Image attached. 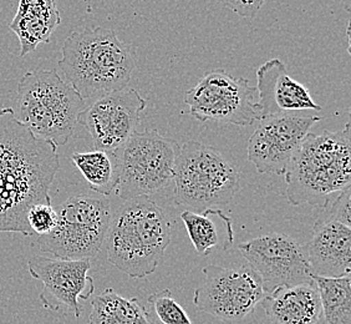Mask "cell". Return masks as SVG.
Wrapping results in <instances>:
<instances>
[{"mask_svg": "<svg viewBox=\"0 0 351 324\" xmlns=\"http://www.w3.org/2000/svg\"><path fill=\"white\" fill-rule=\"evenodd\" d=\"M60 167L58 146L23 125L12 108H0V233L33 236L29 209L51 205L50 187Z\"/></svg>", "mask_w": 351, "mask_h": 324, "instance_id": "6da1fadb", "label": "cell"}, {"mask_svg": "<svg viewBox=\"0 0 351 324\" xmlns=\"http://www.w3.org/2000/svg\"><path fill=\"white\" fill-rule=\"evenodd\" d=\"M59 68L85 102L96 100L129 88L136 47L120 40L111 29H76L62 44Z\"/></svg>", "mask_w": 351, "mask_h": 324, "instance_id": "7a4b0ae2", "label": "cell"}, {"mask_svg": "<svg viewBox=\"0 0 351 324\" xmlns=\"http://www.w3.org/2000/svg\"><path fill=\"white\" fill-rule=\"evenodd\" d=\"M350 124L339 131L308 134L288 163L284 196L291 206L324 209L332 195L350 189Z\"/></svg>", "mask_w": 351, "mask_h": 324, "instance_id": "3957f363", "label": "cell"}, {"mask_svg": "<svg viewBox=\"0 0 351 324\" xmlns=\"http://www.w3.org/2000/svg\"><path fill=\"white\" fill-rule=\"evenodd\" d=\"M172 223L149 196L125 201L112 213L105 238L108 259L135 279L152 275L172 238Z\"/></svg>", "mask_w": 351, "mask_h": 324, "instance_id": "277c9868", "label": "cell"}, {"mask_svg": "<svg viewBox=\"0 0 351 324\" xmlns=\"http://www.w3.org/2000/svg\"><path fill=\"white\" fill-rule=\"evenodd\" d=\"M85 108L86 102L55 69L29 71L18 84L16 119L56 146L71 139Z\"/></svg>", "mask_w": 351, "mask_h": 324, "instance_id": "5b68a950", "label": "cell"}, {"mask_svg": "<svg viewBox=\"0 0 351 324\" xmlns=\"http://www.w3.org/2000/svg\"><path fill=\"white\" fill-rule=\"evenodd\" d=\"M175 202L193 212L226 206L239 189L236 166L215 149L201 142L180 146L176 160Z\"/></svg>", "mask_w": 351, "mask_h": 324, "instance_id": "8992f818", "label": "cell"}, {"mask_svg": "<svg viewBox=\"0 0 351 324\" xmlns=\"http://www.w3.org/2000/svg\"><path fill=\"white\" fill-rule=\"evenodd\" d=\"M180 146L176 140L156 130L135 131L114 152L119 174L116 195L122 201H128L165 189L173 180Z\"/></svg>", "mask_w": 351, "mask_h": 324, "instance_id": "52a82bcc", "label": "cell"}, {"mask_svg": "<svg viewBox=\"0 0 351 324\" xmlns=\"http://www.w3.org/2000/svg\"><path fill=\"white\" fill-rule=\"evenodd\" d=\"M58 223L50 233L39 236L43 253L60 259H91L105 243L112 216L111 202L88 195H75L62 203Z\"/></svg>", "mask_w": 351, "mask_h": 324, "instance_id": "ba28073f", "label": "cell"}, {"mask_svg": "<svg viewBox=\"0 0 351 324\" xmlns=\"http://www.w3.org/2000/svg\"><path fill=\"white\" fill-rule=\"evenodd\" d=\"M257 88L244 78L223 69L203 75L184 94L189 114L201 122L216 121L250 126L259 120Z\"/></svg>", "mask_w": 351, "mask_h": 324, "instance_id": "9c48e42d", "label": "cell"}, {"mask_svg": "<svg viewBox=\"0 0 351 324\" xmlns=\"http://www.w3.org/2000/svg\"><path fill=\"white\" fill-rule=\"evenodd\" d=\"M204 282L193 294L198 311L228 324H239L252 314L263 299L262 282L250 264L203 268Z\"/></svg>", "mask_w": 351, "mask_h": 324, "instance_id": "30bf717a", "label": "cell"}, {"mask_svg": "<svg viewBox=\"0 0 351 324\" xmlns=\"http://www.w3.org/2000/svg\"><path fill=\"white\" fill-rule=\"evenodd\" d=\"M262 282L264 293L302 284H313L304 246L283 233H268L238 244Z\"/></svg>", "mask_w": 351, "mask_h": 324, "instance_id": "8fae6325", "label": "cell"}, {"mask_svg": "<svg viewBox=\"0 0 351 324\" xmlns=\"http://www.w3.org/2000/svg\"><path fill=\"white\" fill-rule=\"evenodd\" d=\"M30 276L43 284L41 303L49 311L61 308L82 316L80 299L88 301L94 294V279L88 275L90 259H60L54 257L34 256L27 262Z\"/></svg>", "mask_w": 351, "mask_h": 324, "instance_id": "7c38bea8", "label": "cell"}, {"mask_svg": "<svg viewBox=\"0 0 351 324\" xmlns=\"http://www.w3.org/2000/svg\"><path fill=\"white\" fill-rule=\"evenodd\" d=\"M320 116L295 114L269 116L259 125L248 141V160L259 174L283 176L293 155Z\"/></svg>", "mask_w": 351, "mask_h": 324, "instance_id": "4fadbf2b", "label": "cell"}, {"mask_svg": "<svg viewBox=\"0 0 351 324\" xmlns=\"http://www.w3.org/2000/svg\"><path fill=\"white\" fill-rule=\"evenodd\" d=\"M146 102L134 88L105 95L86 106L79 124L86 128L95 149L115 152L136 131Z\"/></svg>", "mask_w": 351, "mask_h": 324, "instance_id": "5bb4252c", "label": "cell"}, {"mask_svg": "<svg viewBox=\"0 0 351 324\" xmlns=\"http://www.w3.org/2000/svg\"><path fill=\"white\" fill-rule=\"evenodd\" d=\"M257 91L259 120L305 110H322L313 100L309 90L291 79L279 59H270L258 69Z\"/></svg>", "mask_w": 351, "mask_h": 324, "instance_id": "9a60e30c", "label": "cell"}, {"mask_svg": "<svg viewBox=\"0 0 351 324\" xmlns=\"http://www.w3.org/2000/svg\"><path fill=\"white\" fill-rule=\"evenodd\" d=\"M304 251L311 275L328 278L350 276V226L319 217Z\"/></svg>", "mask_w": 351, "mask_h": 324, "instance_id": "2e32d148", "label": "cell"}, {"mask_svg": "<svg viewBox=\"0 0 351 324\" xmlns=\"http://www.w3.org/2000/svg\"><path fill=\"white\" fill-rule=\"evenodd\" d=\"M261 304L271 324L322 322V304L314 282L278 288L265 294Z\"/></svg>", "mask_w": 351, "mask_h": 324, "instance_id": "e0dca14e", "label": "cell"}, {"mask_svg": "<svg viewBox=\"0 0 351 324\" xmlns=\"http://www.w3.org/2000/svg\"><path fill=\"white\" fill-rule=\"evenodd\" d=\"M61 18L55 0H19L18 10L10 23V30L21 41V56L47 44Z\"/></svg>", "mask_w": 351, "mask_h": 324, "instance_id": "ac0fdd59", "label": "cell"}, {"mask_svg": "<svg viewBox=\"0 0 351 324\" xmlns=\"http://www.w3.org/2000/svg\"><path fill=\"white\" fill-rule=\"evenodd\" d=\"M181 220L198 256L228 250L234 242L232 220L222 209H210L202 212L186 209L181 213Z\"/></svg>", "mask_w": 351, "mask_h": 324, "instance_id": "d6986e66", "label": "cell"}, {"mask_svg": "<svg viewBox=\"0 0 351 324\" xmlns=\"http://www.w3.org/2000/svg\"><path fill=\"white\" fill-rule=\"evenodd\" d=\"M88 324H155L137 298H126L116 290H104L93 299Z\"/></svg>", "mask_w": 351, "mask_h": 324, "instance_id": "ffe728a7", "label": "cell"}, {"mask_svg": "<svg viewBox=\"0 0 351 324\" xmlns=\"http://www.w3.org/2000/svg\"><path fill=\"white\" fill-rule=\"evenodd\" d=\"M71 161L88 181L90 189L108 196L115 192L119 174L117 160L114 152L94 150L88 152H74Z\"/></svg>", "mask_w": 351, "mask_h": 324, "instance_id": "44dd1931", "label": "cell"}, {"mask_svg": "<svg viewBox=\"0 0 351 324\" xmlns=\"http://www.w3.org/2000/svg\"><path fill=\"white\" fill-rule=\"evenodd\" d=\"M317 286L324 324H351L350 276L319 277L311 275Z\"/></svg>", "mask_w": 351, "mask_h": 324, "instance_id": "7402d4cb", "label": "cell"}, {"mask_svg": "<svg viewBox=\"0 0 351 324\" xmlns=\"http://www.w3.org/2000/svg\"><path fill=\"white\" fill-rule=\"evenodd\" d=\"M147 302L152 307L156 318L161 324H193L187 312L176 301L169 290L152 293Z\"/></svg>", "mask_w": 351, "mask_h": 324, "instance_id": "603a6c76", "label": "cell"}, {"mask_svg": "<svg viewBox=\"0 0 351 324\" xmlns=\"http://www.w3.org/2000/svg\"><path fill=\"white\" fill-rule=\"evenodd\" d=\"M27 221L33 235L44 236L54 230L58 223V212L53 205L39 203L29 209Z\"/></svg>", "mask_w": 351, "mask_h": 324, "instance_id": "cb8c5ba5", "label": "cell"}, {"mask_svg": "<svg viewBox=\"0 0 351 324\" xmlns=\"http://www.w3.org/2000/svg\"><path fill=\"white\" fill-rule=\"evenodd\" d=\"M320 217L351 226L350 189L339 192L338 196L322 209Z\"/></svg>", "mask_w": 351, "mask_h": 324, "instance_id": "d4e9b609", "label": "cell"}, {"mask_svg": "<svg viewBox=\"0 0 351 324\" xmlns=\"http://www.w3.org/2000/svg\"><path fill=\"white\" fill-rule=\"evenodd\" d=\"M223 7L243 16L253 18L262 9L267 0H217Z\"/></svg>", "mask_w": 351, "mask_h": 324, "instance_id": "484cf974", "label": "cell"}]
</instances>
